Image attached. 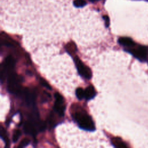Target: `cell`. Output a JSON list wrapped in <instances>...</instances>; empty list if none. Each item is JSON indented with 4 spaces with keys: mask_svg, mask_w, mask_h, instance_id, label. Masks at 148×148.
Returning a JSON list of instances; mask_svg holds the SVG:
<instances>
[{
    "mask_svg": "<svg viewBox=\"0 0 148 148\" xmlns=\"http://www.w3.org/2000/svg\"><path fill=\"white\" fill-rule=\"evenodd\" d=\"M72 117L81 129L89 131L96 130L92 118L84 111L80 110L76 111L72 115Z\"/></svg>",
    "mask_w": 148,
    "mask_h": 148,
    "instance_id": "cell-1",
    "label": "cell"
},
{
    "mask_svg": "<svg viewBox=\"0 0 148 148\" xmlns=\"http://www.w3.org/2000/svg\"><path fill=\"white\" fill-rule=\"evenodd\" d=\"M74 60L79 74L86 79H90L92 77V72L90 68L84 64L77 56L74 57Z\"/></svg>",
    "mask_w": 148,
    "mask_h": 148,
    "instance_id": "cell-2",
    "label": "cell"
},
{
    "mask_svg": "<svg viewBox=\"0 0 148 148\" xmlns=\"http://www.w3.org/2000/svg\"><path fill=\"white\" fill-rule=\"evenodd\" d=\"M133 47L124 49V50L130 53L134 57H135L136 58L141 61H145L147 54V48L143 46H139L137 48Z\"/></svg>",
    "mask_w": 148,
    "mask_h": 148,
    "instance_id": "cell-3",
    "label": "cell"
},
{
    "mask_svg": "<svg viewBox=\"0 0 148 148\" xmlns=\"http://www.w3.org/2000/svg\"><path fill=\"white\" fill-rule=\"evenodd\" d=\"M54 97L56 99L53 110L59 116H64L66 110V105L64 104V100L62 96L58 93L54 94Z\"/></svg>",
    "mask_w": 148,
    "mask_h": 148,
    "instance_id": "cell-4",
    "label": "cell"
},
{
    "mask_svg": "<svg viewBox=\"0 0 148 148\" xmlns=\"http://www.w3.org/2000/svg\"><path fill=\"white\" fill-rule=\"evenodd\" d=\"M23 95L25 99L28 107L32 108L35 107V92L34 91L30 90L28 89H25L23 91Z\"/></svg>",
    "mask_w": 148,
    "mask_h": 148,
    "instance_id": "cell-5",
    "label": "cell"
},
{
    "mask_svg": "<svg viewBox=\"0 0 148 148\" xmlns=\"http://www.w3.org/2000/svg\"><path fill=\"white\" fill-rule=\"evenodd\" d=\"M23 129H24V131L26 134H29L33 137L37 134V131L38 130L36 125L30 120L26 121L25 123Z\"/></svg>",
    "mask_w": 148,
    "mask_h": 148,
    "instance_id": "cell-6",
    "label": "cell"
},
{
    "mask_svg": "<svg viewBox=\"0 0 148 148\" xmlns=\"http://www.w3.org/2000/svg\"><path fill=\"white\" fill-rule=\"evenodd\" d=\"M118 42L120 45L128 48L133 47L135 45L134 40L129 37H121L118 39Z\"/></svg>",
    "mask_w": 148,
    "mask_h": 148,
    "instance_id": "cell-7",
    "label": "cell"
},
{
    "mask_svg": "<svg viewBox=\"0 0 148 148\" xmlns=\"http://www.w3.org/2000/svg\"><path fill=\"white\" fill-rule=\"evenodd\" d=\"M96 92L93 86L89 85L84 90V98L86 100H90L95 97Z\"/></svg>",
    "mask_w": 148,
    "mask_h": 148,
    "instance_id": "cell-8",
    "label": "cell"
},
{
    "mask_svg": "<svg viewBox=\"0 0 148 148\" xmlns=\"http://www.w3.org/2000/svg\"><path fill=\"white\" fill-rule=\"evenodd\" d=\"M111 143L112 145L117 148H127V145L120 138L115 137L112 139Z\"/></svg>",
    "mask_w": 148,
    "mask_h": 148,
    "instance_id": "cell-9",
    "label": "cell"
},
{
    "mask_svg": "<svg viewBox=\"0 0 148 148\" xmlns=\"http://www.w3.org/2000/svg\"><path fill=\"white\" fill-rule=\"evenodd\" d=\"M0 134H1V138L3 139V140L4 141L5 143V147H9V139L8 137V134L6 131V130L3 128V126H1V130H0Z\"/></svg>",
    "mask_w": 148,
    "mask_h": 148,
    "instance_id": "cell-10",
    "label": "cell"
},
{
    "mask_svg": "<svg viewBox=\"0 0 148 148\" xmlns=\"http://www.w3.org/2000/svg\"><path fill=\"white\" fill-rule=\"evenodd\" d=\"M75 94H76L77 98L79 100H81L84 98V90H83V89H82L80 88H78L76 90Z\"/></svg>",
    "mask_w": 148,
    "mask_h": 148,
    "instance_id": "cell-11",
    "label": "cell"
},
{
    "mask_svg": "<svg viewBox=\"0 0 148 148\" xmlns=\"http://www.w3.org/2000/svg\"><path fill=\"white\" fill-rule=\"evenodd\" d=\"M21 135H22V131H21L20 130H15L13 133V135L12 137L13 142L14 143H16L18 141V139H19Z\"/></svg>",
    "mask_w": 148,
    "mask_h": 148,
    "instance_id": "cell-12",
    "label": "cell"
},
{
    "mask_svg": "<svg viewBox=\"0 0 148 148\" xmlns=\"http://www.w3.org/2000/svg\"><path fill=\"white\" fill-rule=\"evenodd\" d=\"M74 5L77 8H81L86 5V2L84 0H75Z\"/></svg>",
    "mask_w": 148,
    "mask_h": 148,
    "instance_id": "cell-13",
    "label": "cell"
},
{
    "mask_svg": "<svg viewBox=\"0 0 148 148\" xmlns=\"http://www.w3.org/2000/svg\"><path fill=\"white\" fill-rule=\"evenodd\" d=\"M76 46H75V45L74 44V43H70V44H68L67 46H66V50L67 51L71 54V53H74L75 51H76Z\"/></svg>",
    "mask_w": 148,
    "mask_h": 148,
    "instance_id": "cell-14",
    "label": "cell"
},
{
    "mask_svg": "<svg viewBox=\"0 0 148 148\" xmlns=\"http://www.w3.org/2000/svg\"><path fill=\"white\" fill-rule=\"evenodd\" d=\"M30 143V140L28 138H25L23 139L21 142L20 143L18 147L19 148H22V147H25L27 146H28Z\"/></svg>",
    "mask_w": 148,
    "mask_h": 148,
    "instance_id": "cell-15",
    "label": "cell"
},
{
    "mask_svg": "<svg viewBox=\"0 0 148 148\" xmlns=\"http://www.w3.org/2000/svg\"><path fill=\"white\" fill-rule=\"evenodd\" d=\"M39 82H40V84H41L42 86H43L44 87L46 88V89H49L50 90H52L51 86L48 83V82L46 80H45L43 78H40Z\"/></svg>",
    "mask_w": 148,
    "mask_h": 148,
    "instance_id": "cell-16",
    "label": "cell"
},
{
    "mask_svg": "<svg viewBox=\"0 0 148 148\" xmlns=\"http://www.w3.org/2000/svg\"><path fill=\"white\" fill-rule=\"evenodd\" d=\"M103 19L105 20V27H108L110 24V18L108 16H103Z\"/></svg>",
    "mask_w": 148,
    "mask_h": 148,
    "instance_id": "cell-17",
    "label": "cell"
},
{
    "mask_svg": "<svg viewBox=\"0 0 148 148\" xmlns=\"http://www.w3.org/2000/svg\"><path fill=\"white\" fill-rule=\"evenodd\" d=\"M91 2H95V1H99V0H89Z\"/></svg>",
    "mask_w": 148,
    "mask_h": 148,
    "instance_id": "cell-18",
    "label": "cell"
}]
</instances>
